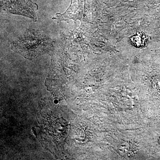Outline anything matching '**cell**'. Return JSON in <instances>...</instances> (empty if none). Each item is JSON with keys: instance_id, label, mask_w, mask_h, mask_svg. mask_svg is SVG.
Wrapping results in <instances>:
<instances>
[{"instance_id": "1", "label": "cell", "mask_w": 160, "mask_h": 160, "mask_svg": "<svg viewBox=\"0 0 160 160\" xmlns=\"http://www.w3.org/2000/svg\"><path fill=\"white\" fill-rule=\"evenodd\" d=\"M51 40L42 31L26 30L12 44V49L32 59L45 54L52 48Z\"/></svg>"}, {"instance_id": "2", "label": "cell", "mask_w": 160, "mask_h": 160, "mask_svg": "<svg viewBox=\"0 0 160 160\" xmlns=\"http://www.w3.org/2000/svg\"><path fill=\"white\" fill-rule=\"evenodd\" d=\"M2 5L5 10L10 13L25 16L36 21L35 12L38 6L29 0H2Z\"/></svg>"}, {"instance_id": "3", "label": "cell", "mask_w": 160, "mask_h": 160, "mask_svg": "<svg viewBox=\"0 0 160 160\" xmlns=\"http://www.w3.org/2000/svg\"><path fill=\"white\" fill-rule=\"evenodd\" d=\"M132 44L137 48H144L149 42L148 37L143 32H138L131 38Z\"/></svg>"}]
</instances>
